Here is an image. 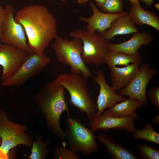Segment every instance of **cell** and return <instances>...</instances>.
<instances>
[{"label":"cell","instance_id":"obj_12","mask_svg":"<svg viewBox=\"0 0 159 159\" xmlns=\"http://www.w3.org/2000/svg\"><path fill=\"white\" fill-rule=\"evenodd\" d=\"M27 53L10 44H0V65L3 68L1 80L4 81L12 76L25 60Z\"/></svg>","mask_w":159,"mask_h":159},{"label":"cell","instance_id":"obj_30","mask_svg":"<svg viewBox=\"0 0 159 159\" xmlns=\"http://www.w3.org/2000/svg\"><path fill=\"white\" fill-rule=\"evenodd\" d=\"M152 123H156L159 125V115L158 114L157 116L152 117L151 119Z\"/></svg>","mask_w":159,"mask_h":159},{"label":"cell","instance_id":"obj_13","mask_svg":"<svg viewBox=\"0 0 159 159\" xmlns=\"http://www.w3.org/2000/svg\"><path fill=\"white\" fill-rule=\"evenodd\" d=\"M136 120L130 117H117L113 116L105 110L100 115L95 116L90 124L91 130L93 132L98 130H124L133 133L136 130L134 123Z\"/></svg>","mask_w":159,"mask_h":159},{"label":"cell","instance_id":"obj_4","mask_svg":"<svg viewBox=\"0 0 159 159\" xmlns=\"http://www.w3.org/2000/svg\"><path fill=\"white\" fill-rule=\"evenodd\" d=\"M51 46L55 56L62 64L69 65L71 72L81 75L85 80L92 76L82 57L83 45L80 39L72 38L70 40L58 36Z\"/></svg>","mask_w":159,"mask_h":159},{"label":"cell","instance_id":"obj_18","mask_svg":"<svg viewBox=\"0 0 159 159\" xmlns=\"http://www.w3.org/2000/svg\"><path fill=\"white\" fill-rule=\"evenodd\" d=\"M128 14L136 25H147L159 31V17L154 12L131 3Z\"/></svg>","mask_w":159,"mask_h":159},{"label":"cell","instance_id":"obj_14","mask_svg":"<svg viewBox=\"0 0 159 159\" xmlns=\"http://www.w3.org/2000/svg\"><path fill=\"white\" fill-rule=\"evenodd\" d=\"M89 5L93 12L92 15L89 18L81 16L79 19L87 24L86 30L92 34H95L96 31L98 34H103L110 28L114 20L128 13L127 12L115 14L105 13L100 11L92 2L89 3Z\"/></svg>","mask_w":159,"mask_h":159},{"label":"cell","instance_id":"obj_15","mask_svg":"<svg viewBox=\"0 0 159 159\" xmlns=\"http://www.w3.org/2000/svg\"><path fill=\"white\" fill-rule=\"evenodd\" d=\"M153 35L148 32H139L133 33L131 38L123 42L115 44L109 42V51L122 52L128 54H134L138 52L142 45H148L153 41Z\"/></svg>","mask_w":159,"mask_h":159},{"label":"cell","instance_id":"obj_21","mask_svg":"<svg viewBox=\"0 0 159 159\" xmlns=\"http://www.w3.org/2000/svg\"><path fill=\"white\" fill-rule=\"evenodd\" d=\"M143 106L129 97L123 101L116 103L105 110L110 115L117 117H130L136 120L138 118L135 110Z\"/></svg>","mask_w":159,"mask_h":159},{"label":"cell","instance_id":"obj_1","mask_svg":"<svg viewBox=\"0 0 159 159\" xmlns=\"http://www.w3.org/2000/svg\"><path fill=\"white\" fill-rule=\"evenodd\" d=\"M24 27L29 47L35 53L44 54L50 42L57 36L56 20L44 6L31 5L21 8L14 17Z\"/></svg>","mask_w":159,"mask_h":159},{"label":"cell","instance_id":"obj_16","mask_svg":"<svg viewBox=\"0 0 159 159\" xmlns=\"http://www.w3.org/2000/svg\"><path fill=\"white\" fill-rule=\"evenodd\" d=\"M138 65L129 64L122 67H111L110 70L112 87L116 90H119L127 86L138 72Z\"/></svg>","mask_w":159,"mask_h":159},{"label":"cell","instance_id":"obj_34","mask_svg":"<svg viewBox=\"0 0 159 159\" xmlns=\"http://www.w3.org/2000/svg\"><path fill=\"white\" fill-rule=\"evenodd\" d=\"M158 10H159V4L157 3L155 4L154 6Z\"/></svg>","mask_w":159,"mask_h":159},{"label":"cell","instance_id":"obj_29","mask_svg":"<svg viewBox=\"0 0 159 159\" xmlns=\"http://www.w3.org/2000/svg\"><path fill=\"white\" fill-rule=\"evenodd\" d=\"M154 0H140L141 1L144 2L149 8H150L153 3Z\"/></svg>","mask_w":159,"mask_h":159},{"label":"cell","instance_id":"obj_10","mask_svg":"<svg viewBox=\"0 0 159 159\" xmlns=\"http://www.w3.org/2000/svg\"><path fill=\"white\" fill-rule=\"evenodd\" d=\"M6 15L1 32L0 42L13 45L27 53L34 52L26 42L25 29L20 24L15 21L14 9L10 4H6Z\"/></svg>","mask_w":159,"mask_h":159},{"label":"cell","instance_id":"obj_36","mask_svg":"<svg viewBox=\"0 0 159 159\" xmlns=\"http://www.w3.org/2000/svg\"></svg>","mask_w":159,"mask_h":159},{"label":"cell","instance_id":"obj_31","mask_svg":"<svg viewBox=\"0 0 159 159\" xmlns=\"http://www.w3.org/2000/svg\"><path fill=\"white\" fill-rule=\"evenodd\" d=\"M97 4L100 7L102 6L107 0H94Z\"/></svg>","mask_w":159,"mask_h":159},{"label":"cell","instance_id":"obj_32","mask_svg":"<svg viewBox=\"0 0 159 159\" xmlns=\"http://www.w3.org/2000/svg\"><path fill=\"white\" fill-rule=\"evenodd\" d=\"M140 6H141L139 1V0H127Z\"/></svg>","mask_w":159,"mask_h":159},{"label":"cell","instance_id":"obj_22","mask_svg":"<svg viewBox=\"0 0 159 159\" xmlns=\"http://www.w3.org/2000/svg\"><path fill=\"white\" fill-rule=\"evenodd\" d=\"M132 133L134 140L144 139L148 143H153L159 144V133L156 132L151 125L148 123L142 129H136Z\"/></svg>","mask_w":159,"mask_h":159},{"label":"cell","instance_id":"obj_27","mask_svg":"<svg viewBox=\"0 0 159 159\" xmlns=\"http://www.w3.org/2000/svg\"><path fill=\"white\" fill-rule=\"evenodd\" d=\"M149 100L157 109H159V87H153L148 93Z\"/></svg>","mask_w":159,"mask_h":159},{"label":"cell","instance_id":"obj_20","mask_svg":"<svg viewBox=\"0 0 159 159\" xmlns=\"http://www.w3.org/2000/svg\"><path fill=\"white\" fill-rule=\"evenodd\" d=\"M103 62L107 64L110 69L117 65L126 66L130 63L139 65L141 64L142 59L139 52L134 54H128L122 52L109 51L105 55Z\"/></svg>","mask_w":159,"mask_h":159},{"label":"cell","instance_id":"obj_28","mask_svg":"<svg viewBox=\"0 0 159 159\" xmlns=\"http://www.w3.org/2000/svg\"><path fill=\"white\" fill-rule=\"evenodd\" d=\"M6 15V8H4L0 5V44H1L0 42L1 32Z\"/></svg>","mask_w":159,"mask_h":159},{"label":"cell","instance_id":"obj_2","mask_svg":"<svg viewBox=\"0 0 159 159\" xmlns=\"http://www.w3.org/2000/svg\"><path fill=\"white\" fill-rule=\"evenodd\" d=\"M64 89L53 81L49 82L38 92L36 99L48 127L62 140L63 146L66 147V135L60 123V117L64 112L70 114L64 96Z\"/></svg>","mask_w":159,"mask_h":159},{"label":"cell","instance_id":"obj_33","mask_svg":"<svg viewBox=\"0 0 159 159\" xmlns=\"http://www.w3.org/2000/svg\"><path fill=\"white\" fill-rule=\"evenodd\" d=\"M77 2L80 4H85L89 1V0H76Z\"/></svg>","mask_w":159,"mask_h":159},{"label":"cell","instance_id":"obj_5","mask_svg":"<svg viewBox=\"0 0 159 159\" xmlns=\"http://www.w3.org/2000/svg\"><path fill=\"white\" fill-rule=\"evenodd\" d=\"M66 126L64 131L70 149L85 156L97 151L98 146L96 136L90 129L83 125L80 120L67 114Z\"/></svg>","mask_w":159,"mask_h":159},{"label":"cell","instance_id":"obj_11","mask_svg":"<svg viewBox=\"0 0 159 159\" xmlns=\"http://www.w3.org/2000/svg\"><path fill=\"white\" fill-rule=\"evenodd\" d=\"M94 75H92L95 84L100 87V92L96 101L98 112L96 116L101 114L104 111L115 104L125 100L124 96L117 94L115 90L107 83L104 70L102 69L94 70Z\"/></svg>","mask_w":159,"mask_h":159},{"label":"cell","instance_id":"obj_3","mask_svg":"<svg viewBox=\"0 0 159 159\" xmlns=\"http://www.w3.org/2000/svg\"><path fill=\"white\" fill-rule=\"evenodd\" d=\"M87 81L81 75L71 72L59 75L53 82L67 91L70 95L69 104L85 112L90 124L97 114L98 109L94 100L89 94Z\"/></svg>","mask_w":159,"mask_h":159},{"label":"cell","instance_id":"obj_35","mask_svg":"<svg viewBox=\"0 0 159 159\" xmlns=\"http://www.w3.org/2000/svg\"><path fill=\"white\" fill-rule=\"evenodd\" d=\"M61 2H64L66 1L67 0H60Z\"/></svg>","mask_w":159,"mask_h":159},{"label":"cell","instance_id":"obj_26","mask_svg":"<svg viewBox=\"0 0 159 159\" xmlns=\"http://www.w3.org/2000/svg\"><path fill=\"white\" fill-rule=\"evenodd\" d=\"M76 152L66 147H58L54 152L53 158L55 159H80Z\"/></svg>","mask_w":159,"mask_h":159},{"label":"cell","instance_id":"obj_19","mask_svg":"<svg viewBox=\"0 0 159 159\" xmlns=\"http://www.w3.org/2000/svg\"><path fill=\"white\" fill-rule=\"evenodd\" d=\"M96 138L106 146L111 159H138L132 151L116 143L111 136L101 133Z\"/></svg>","mask_w":159,"mask_h":159},{"label":"cell","instance_id":"obj_24","mask_svg":"<svg viewBox=\"0 0 159 159\" xmlns=\"http://www.w3.org/2000/svg\"><path fill=\"white\" fill-rule=\"evenodd\" d=\"M135 150L140 159H159V150L153 146L143 143H137Z\"/></svg>","mask_w":159,"mask_h":159},{"label":"cell","instance_id":"obj_25","mask_svg":"<svg viewBox=\"0 0 159 159\" xmlns=\"http://www.w3.org/2000/svg\"><path fill=\"white\" fill-rule=\"evenodd\" d=\"M122 0H107L100 7V9L106 13L115 14L124 12Z\"/></svg>","mask_w":159,"mask_h":159},{"label":"cell","instance_id":"obj_23","mask_svg":"<svg viewBox=\"0 0 159 159\" xmlns=\"http://www.w3.org/2000/svg\"><path fill=\"white\" fill-rule=\"evenodd\" d=\"M50 142L49 140H47L43 142L42 137H37L36 142L32 141L31 153L29 158L31 159H46L49 153L47 146Z\"/></svg>","mask_w":159,"mask_h":159},{"label":"cell","instance_id":"obj_7","mask_svg":"<svg viewBox=\"0 0 159 159\" xmlns=\"http://www.w3.org/2000/svg\"><path fill=\"white\" fill-rule=\"evenodd\" d=\"M26 126L11 121L6 114L0 107V137L1 143L0 151L6 155L9 151L19 144L30 147L32 141L25 131Z\"/></svg>","mask_w":159,"mask_h":159},{"label":"cell","instance_id":"obj_8","mask_svg":"<svg viewBox=\"0 0 159 159\" xmlns=\"http://www.w3.org/2000/svg\"><path fill=\"white\" fill-rule=\"evenodd\" d=\"M51 59L44 54L34 52L27 53L26 57L16 72L11 77L2 81L5 87H19L41 72L51 62Z\"/></svg>","mask_w":159,"mask_h":159},{"label":"cell","instance_id":"obj_6","mask_svg":"<svg viewBox=\"0 0 159 159\" xmlns=\"http://www.w3.org/2000/svg\"><path fill=\"white\" fill-rule=\"evenodd\" d=\"M69 36L81 40L83 45L82 57L85 63L99 66L104 63V57L109 51V40L102 34L91 33L81 29L71 32Z\"/></svg>","mask_w":159,"mask_h":159},{"label":"cell","instance_id":"obj_9","mask_svg":"<svg viewBox=\"0 0 159 159\" xmlns=\"http://www.w3.org/2000/svg\"><path fill=\"white\" fill-rule=\"evenodd\" d=\"M159 73L157 68H152L148 63L143 64L139 68L135 76L126 87L118 91L124 96H127L143 105L147 106V97L146 90L151 79Z\"/></svg>","mask_w":159,"mask_h":159},{"label":"cell","instance_id":"obj_17","mask_svg":"<svg viewBox=\"0 0 159 159\" xmlns=\"http://www.w3.org/2000/svg\"><path fill=\"white\" fill-rule=\"evenodd\" d=\"M139 30L128 13L114 20L109 29L102 34L108 40H113L115 36L125 35L138 32Z\"/></svg>","mask_w":159,"mask_h":159}]
</instances>
